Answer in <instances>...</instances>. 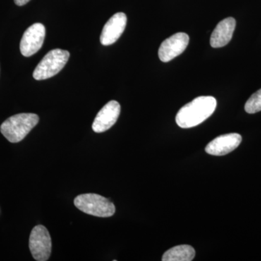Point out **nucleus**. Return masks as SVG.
<instances>
[{
  "mask_svg": "<svg viewBox=\"0 0 261 261\" xmlns=\"http://www.w3.org/2000/svg\"><path fill=\"white\" fill-rule=\"evenodd\" d=\"M190 37L186 33L179 32L163 41L159 48L160 60L164 63L180 56L188 46Z\"/></svg>",
  "mask_w": 261,
  "mask_h": 261,
  "instance_id": "7",
  "label": "nucleus"
},
{
  "mask_svg": "<svg viewBox=\"0 0 261 261\" xmlns=\"http://www.w3.org/2000/svg\"><path fill=\"white\" fill-rule=\"evenodd\" d=\"M242 142L241 135L237 133L219 136L206 146L207 153L221 156L227 154L238 148Z\"/></svg>",
  "mask_w": 261,
  "mask_h": 261,
  "instance_id": "10",
  "label": "nucleus"
},
{
  "mask_svg": "<svg viewBox=\"0 0 261 261\" xmlns=\"http://www.w3.org/2000/svg\"><path fill=\"white\" fill-rule=\"evenodd\" d=\"M30 0H14L15 5H18V6H23V5H25L29 3Z\"/></svg>",
  "mask_w": 261,
  "mask_h": 261,
  "instance_id": "14",
  "label": "nucleus"
},
{
  "mask_svg": "<svg viewBox=\"0 0 261 261\" xmlns=\"http://www.w3.org/2000/svg\"><path fill=\"white\" fill-rule=\"evenodd\" d=\"M74 205L79 210L97 217L107 218L114 215L116 207L108 198L97 194H82L74 199Z\"/></svg>",
  "mask_w": 261,
  "mask_h": 261,
  "instance_id": "3",
  "label": "nucleus"
},
{
  "mask_svg": "<svg viewBox=\"0 0 261 261\" xmlns=\"http://www.w3.org/2000/svg\"><path fill=\"white\" fill-rule=\"evenodd\" d=\"M195 256V250L190 245L173 247L165 252L163 261H191Z\"/></svg>",
  "mask_w": 261,
  "mask_h": 261,
  "instance_id": "12",
  "label": "nucleus"
},
{
  "mask_svg": "<svg viewBox=\"0 0 261 261\" xmlns=\"http://www.w3.org/2000/svg\"><path fill=\"white\" fill-rule=\"evenodd\" d=\"M29 249L37 261H47L51 252V240L47 228L38 225L33 228L29 238Z\"/></svg>",
  "mask_w": 261,
  "mask_h": 261,
  "instance_id": "5",
  "label": "nucleus"
},
{
  "mask_svg": "<svg viewBox=\"0 0 261 261\" xmlns=\"http://www.w3.org/2000/svg\"><path fill=\"white\" fill-rule=\"evenodd\" d=\"M236 27V20L233 18H225L216 25L211 37V45L214 48L224 47L231 41Z\"/></svg>",
  "mask_w": 261,
  "mask_h": 261,
  "instance_id": "11",
  "label": "nucleus"
},
{
  "mask_svg": "<svg viewBox=\"0 0 261 261\" xmlns=\"http://www.w3.org/2000/svg\"><path fill=\"white\" fill-rule=\"evenodd\" d=\"M121 113V106L116 100L110 101L97 113L92 123V129L96 133H102L116 123Z\"/></svg>",
  "mask_w": 261,
  "mask_h": 261,
  "instance_id": "8",
  "label": "nucleus"
},
{
  "mask_svg": "<svg viewBox=\"0 0 261 261\" xmlns=\"http://www.w3.org/2000/svg\"><path fill=\"white\" fill-rule=\"evenodd\" d=\"M70 58L69 51L61 49H55L43 58L33 73L36 80H44L58 74Z\"/></svg>",
  "mask_w": 261,
  "mask_h": 261,
  "instance_id": "4",
  "label": "nucleus"
},
{
  "mask_svg": "<svg viewBox=\"0 0 261 261\" xmlns=\"http://www.w3.org/2000/svg\"><path fill=\"white\" fill-rule=\"evenodd\" d=\"M127 23V17L123 13H117L108 20L104 25L100 36L102 45L108 46L114 44L122 35Z\"/></svg>",
  "mask_w": 261,
  "mask_h": 261,
  "instance_id": "9",
  "label": "nucleus"
},
{
  "mask_svg": "<svg viewBox=\"0 0 261 261\" xmlns=\"http://www.w3.org/2000/svg\"><path fill=\"white\" fill-rule=\"evenodd\" d=\"M245 111L250 114H253L261 111V89L252 94L245 103Z\"/></svg>",
  "mask_w": 261,
  "mask_h": 261,
  "instance_id": "13",
  "label": "nucleus"
},
{
  "mask_svg": "<svg viewBox=\"0 0 261 261\" xmlns=\"http://www.w3.org/2000/svg\"><path fill=\"white\" fill-rule=\"evenodd\" d=\"M217 102L211 96H201L185 105L178 111L176 123L182 128H190L200 124L214 113Z\"/></svg>",
  "mask_w": 261,
  "mask_h": 261,
  "instance_id": "1",
  "label": "nucleus"
},
{
  "mask_svg": "<svg viewBox=\"0 0 261 261\" xmlns=\"http://www.w3.org/2000/svg\"><path fill=\"white\" fill-rule=\"evenodd\" d=\"M39 118L34 113H20L8 118L0 126L1 133L11 143L23 140L39 123Z\"/></svg>",
  "mask_w": 261,
  "mask_h": 261,
  "instance_id": "2",
  "label": "nucleus"
},
{
  "mask_svg": "<svg viewBox=\"0 0 261 261\" xmlns=\"http://www.w3.org/2000/svg\"><path fill=\"white\" fill-rule=\"evenodd\" d=\"M46 35L44 25L40 23L33 24L24 32L20 41V53L25 57L36 54L42 48Z\"/></svg>",
  "mask_w": 261,
  "mask_h": 261,
  "instance_id": "6",
  "label": "nucleus"
}]
</instances>
